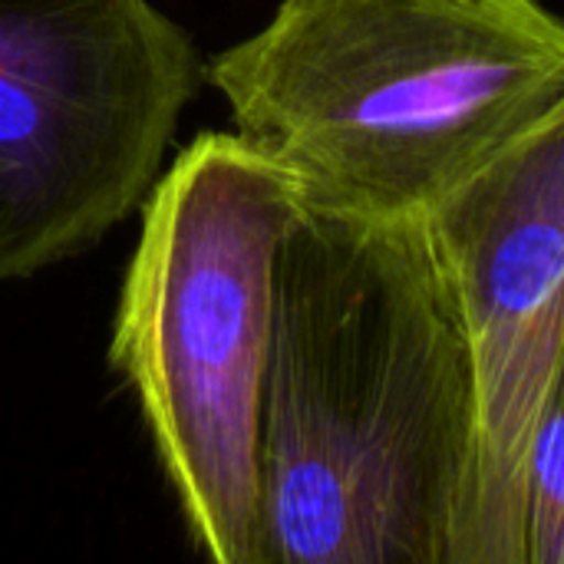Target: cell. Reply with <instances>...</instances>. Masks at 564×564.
I'll return each mask as SVG.
<instances>
[{
    "instance_id": "cell-1",
    "label": "cell",
    "mask_w": 564,
    "mask_h": 564,
    "mask_svg": "<svg viewBox=\"0 0 564 564\" xmlns=\"http://www.w3.org/2000/svg\"><path fill=\"white\" fill-rule=\"evenodd\" d=\"M473 413L430 225L301 208L274 271L261 564H446Z\"/></svg>"
},
{
    "instance_id": "cell-2",
    "label": "cell",
    "mask_w": 564,
    "mask_h": 564,
    "mask_svg": "<svg viewBox=\"0 0 564 564\" xmlns=\"http://www.w3.org/2000/svg\"><path fill=\"white\" fill-rule=\"evenodd\" d=\"M205 73L301 208L426 221L562 106L564 17L545 0H278Z\"/></svg>"
},
{
    "instance_id": "cell-3",
    "label": "cell",
    "mask_w": 564,
    "mask_h": 564,
    "mask_svg": "<svg viewBox=\"0 0 564 564\" xmlns=\"http://www.w3.org/2000/svg\"><path fill=\"white\" fill-rule=\"evenodd\" d=\"M294 178L238 132H198L142 202L109 364L135 390L192 542L261 564V416Z\"/></svg>"
},
{
    "instance_id": "cell-4",
    "label": "cell",
    "mask_w": 564,
    "mask_h": 564,
    "mask_svg": "<svg viewBox=\"0 0 564 564\" xmlns=\"http://www.w3.org/2000/svg\"><path fill=\"white\" fill-rule=\"evenodd\" d=\"M198 79L192 36L152 0H0V284L145 202Z\"/></svg>"
},
{
    "instance_id": "cell-5",
    "label": "cell",
    "mask_w": 564,
    "mask_h": 564,
    "mask_svg": "<svg viewBox=\"0 0 564 564\" xmlns=\"http://www.w3.org/2000/svg\"><path fill=\"white\" fill-rule=\"evenodd\" d=\"M426 225L463 314L476 400L446 564H525V449L564 347V102Z\"/></svg>"
},
{
    "instance_id": "cell-6",
    "label": "cell",
    "mask_w": 564,
    "mask_h": 564,
    "mask_svg": "<svg viewBox=\"0 0 564 564\" xmlns=\"http://www.w3.org/2000/svg\"><path fill=\"white\" fill-rule=\"evenodd\" d=\"M522 539L525 564H564V347L525 449Z\"/></svg>"
}]
</instances>
